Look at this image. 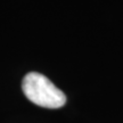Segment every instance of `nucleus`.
Masks as SVG:
<instances>
[{"mask_svg":"<svg viewBox=\"0 0 123 123\" xmlns=\"http://www.w3.org/2000/svg\"><path fill=\"white\" fill-rule=\"evenodd\" d=\"M22 89L29 100L41 107L59 108L66 103L64 92L47 76L38 72H30L24 76Z\"/></svg>","mask_w":123,"mask_h":123,"instance_id":"obj_1","label":"nucleus"}]
</instances>
